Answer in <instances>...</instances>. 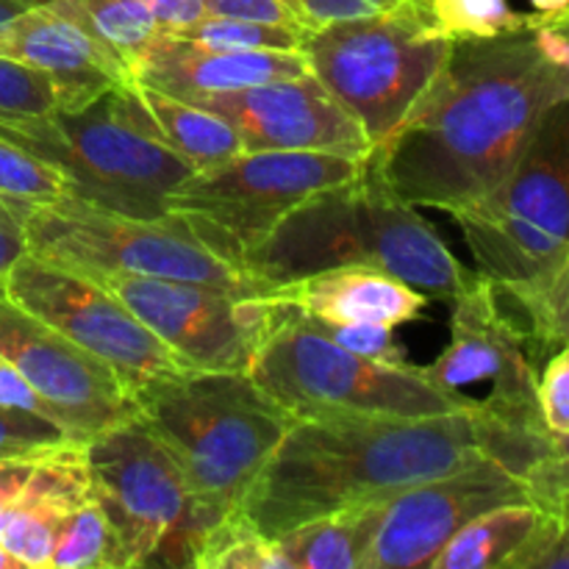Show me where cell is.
Segmentation results:
<instances>
[{
  "mask_svg": "<svg viewBox=\"0 0 569 569\" xmlns=\"http://www.w3.org/2000/svg\"><path fill=\"white\" fill-rule=\"evenodd\" d=\"M39 459H9L0 461V528H3L9 509L14 506L17 495L22 492V487L31 478L33 467Z\"/></svg>",
  "mask_w": 569,
  "mask_h": 569,
  "instance_id": "obj_42",
  "label": "cell"
},
{
  "mask_svg": "<svg viewBox=\"0 0 569 569\" xmlns=\"http://www.w3.org/2000/svg\"><path fill=\"white\" fill-rule=\"evenodd\" d=\"M309 72L303 50H214L161 31L131 61V81L183 103Z\"/></svg>",
  "mask_w": 569,
  "mask_h": 569,
  "instance_id": "obj_19",
  "label": "cell"
},
{
  "mask_svg": "<svg viewBox=\"0 0 569 569\" xmlns=\"http://www.w3.org/2000/svg\"><path fill=\"white\" fill-rule=\"evenodd\" d=\"M531 3V28L561 26L569 20V0H528Z\"/></svg>",
  "mask_w": 569,
  "mask_h": 569,
  "instance_id": "obj_43",
  "label": "cell"
},
{
  "mask_svg": "<svg viewBox=\"0 0 569 569\" xmlns=\"http://www.w3.org/2000/svg\"><path fill=\"white\" fill-rule=\"evenodd\" d=\"M248 376L292 420L311 417H437L476 406L439 387L426 367L365 359L333 342L320 322L283 306Z\"/></svg>",
  "mask_w": 569,
  "mask_h": 569,
  "instance_id": "obj_7",
  "label": "cell"
},
{
  "mask_svg": "<svg viewBox=\"0 0 569 569\" xmlns=\"http://www.w3.org/2000/svg\"><path fill=\"white\" fill-rule=\"evenodd\" d=\"M526 481L533 500L569 489V437H556L553 433L548 453L528 472Z\"/></svg>",
  "mask_w": 569,
  "mask_h": 569,
  "instance_id": "obj_38",
  "label": "cell"
},
{
  "mask_svg": "<svg viewBox=\"0 0 569 569\" xmlns=\"http://www.w3.org/2000/svg\"><path fill=\"white\" fill-rule=\"evenodd\" d=\"M133 406L181 470L203 539L237 515L295 422L248 372H178L133 395Z\"/></svg>",
  "mask_w": 569,
  "mask_h": 569,
  "instance_id": "obj_5",
  "label": "cell"
},
{
  "mask_svg": "<svg viewBox=\"0 0 569 569\" xmlns=\"http://www.w3.org/2000/svg\"><path fill=\"white\" fill-rule=\"evenodd\" d=\"M64 17L87 28L92 37L126 61H131L161 33L159 20L142 0H76Z\"/></svg>",
  "mask_w": 569,
  "mask_h": 569,
  "instance_id": "obj_24",
  "label": "cell"
},
{
  "mask_svg": "<svg viewBox=\"0 0 569 569\" xmlns=\"http://www.w3.org/2000/svg\"><path fill=\"white\" fill-rule=\"evenodd\" d=\"M200 569H281V559L270 539L259 537L239 515L226 517L206 533L194 559Z\"/></svg>",
  "mask_w": 569,
  "mask_h": 569,
  "instance_id": "obj_28",
  "label": "cell"
},
{
  "mask_svg": "<svg viewBox=\"0 0 569 569\" xmlns=\"http://www.w3.org/2000/svg\"><path fill=\"white\" fill-rule=\"evenodd\" d=\"M0 292L103 361L131 400L161 378L192 370L89 272L26 253L3 278Z\"/></svg>",
  "mask_w": 569,
  "mask_h": 569,
  "instance_id": "obj_12",
  "label": "cell"
},
{
  "mask_svg": "<svg viewBox=\"0 0 569 569\" xmlns=\"http://www.w3.org/2000/svg\"><path fill=\"white\" fill-rule=\"evenodd\" d=\"M159 20L161 31L172 33L206 17L203 0H142Z\"/></svg>",
  "mask_w": 569,
  "mask_h": 569,
  "instance_id": "obj_40",
  "label": "cell"
},
{
  "mask_svg": "<svg viewBox=\"0 0 569 569\" xmlns=\"http://www.w3.org/2000/svg\"><path fill=\"white\" fill-rule=\"evenodd\" d=\"M270 298L320 326H403L426 311L428 295L376 267H333L272 287Z\"/></svg>",
  "mask_w": 569,
  "mask_h": 569,
  "instance_id": "obj_20",
  "label": "cell"
},
{
  "mask_svg": "<svg viewBox=\"0 0 569 569\" xmlns=\"http://www.w3.org/2000/svg\"><path fill=\"white\" fill-rule=\"evenodd\" d=\"M0 137L53 167L72 198L139 220H170L167 200L198 172L150 131L131 81L81 109L0 120Z\"/></svg>",
  "mask_w": 569,
  "mask_h": 569,
  "instance_id": "obj_6",
  "label": "cell"
},
{
  "mask_svg": "<svg viewBox=\"0 0 569 569\" xmlns=\"http://www.w3.org/2000/svg\"><path fill=\"white\" fill-rule=\"evenodd\" d=\"M387 500L320 517L276 542L281 569H365L367 550L381 526Z\"/></svg>",
  "mask_w": 569,
  "mask_h": 569,
  "instance_id": "obj_21",
  "label": "cell"
},
{
  "mask_svg": "<svg viewBox=\"0 0 569 569\" xmlns=\"http://www.w3.org/2000/svg\"><path fill=\"white\" fill-rule=\"evenodd\" d=\"M92 500L120 542L122 569L194 567L203 531L176 461L139 417L87 442Z\"/></svg>",
  "mask_w": 569,
  "mask_h": 569,
  "instance_id": "obj_11",
  "label": "cell"
},
{
  "mask_svg": "<svg viewBox=\"0 0 569 569\" xmlns=\"http://www.w3.org/2000/svg\"><path fill=\"white\" fill-rule=\"evenodd\" d=\"M0 359L9 361L59 415L78 442L137 417L120 378L76 342L0 292Z\"/></svg>",
  "mask_w": 569,
  "mask_h": 569,
  "instance_id": "obj_14",
  "label": "cell"
},
{
  "mask_svg": "<svg viewBox=\"0 0 569 569\" xmlns=\"http://www.w3.org/2000/svg\"><path fill=\"white\" fill-rule=\"evenodd\" d=\"M0 56L44 72L59 94V109H81L131 81L126 61L114 50L50 9H28L0 26Z\"/></svg>",
  "mask_w": 569,
  "mask_h": 569,
  "instance_id": "obj_18",
  "label": "cell"
},
{
  "mask_svg": "<svg viewBox=\"0 0 569 569\" xmlns=\"http://www.w3.org/2000/svg\"><path fill=\"white\" fill-rule=\"evenodd\" d=\"M131 92L137 103L142 106L144 120L150 131L181 159H187L194 170H209V167L226 164L233 156L242 153V139L233 131L228 120L220 114L200 109V106L183 103L170 98L159 89L142 87L131 81Z\"/></svg>",
  "mask_w": 569,
  "mask_h": 569,
  "instance_id": "obj_22",
  "label": "cell"
},
{
  "mask_svg": "<svg viewBox=\"0 0 569 569\" xmlns=\"http://www.w3.org/2000/svg\"><path fill=\"white\" fill-rule=\"evenodd\" d=\"M22 11H28V9L22 3H17V0H0V26L11 22L14 17H20Z\"/></svg>",
  "mask_w": 569,
  "mask_h": 569,
  "instance_id": "obj_45",
  "label": "cell"
},
{
  "mask_svg": "<svg viewBox=\"0 0 569 569\" xmlns=\"http://www.w3.org/2000/svg\"><path fill=\"white\" fill-rule=\"evenodd\" d=\"M6 203L20 220L28 253L53 264L94 276L170 278L242 298L267 295L253 278L198 242L176 217L139 220L98 209L72 194L56 203H22L11 198Z\"/></svg>",
  "mask_w": 569,
  "mask_h": 569,
  "instance_id": "obj_9",
  "label": "cell"
},
{
  "mask_svg": "<svg viewBox=\"0 0 569 569\" xmlns=\"http://www.w3.org/2000/svg\"><path fill=\"white\" fill-rule=\"evenodd\" d=\"M0 569H22L20 561H17L14 556L3 548V545H0Z\"/></svg>",
  "mask_w": 569,
  "mask_h": 569,
  "instance_id": "obj_46",
  "label": "cell"
},
{
  "mask_svg": "<svg viewBox=\"0 0 569 569\" xmlns=\"http://www.w3.org/2000/svg\"><path fill=\"white\" fill-rule=\"evenodd\" d=\"M478 272L520 311L539 359L569 342V100L509 178L450 211Z\"/></svg>",
  "mask_w": 569,
  "mask_h": 569,
  "instance_id": "obj_3",
  "label": "cell"
},
{
  "mask_svg": "<svg viewBox=\"0 0 569 569\" xmlns=\"http://www.w3.org/2000/svg\"><path fill=\"white\" fill-rule=\"evenodd\" d=\"M306 33L309 31L298 26L206 14L181 31H172V37L189 39V42L214 50H303Z\"/></svg>",
  "mask_w": 569,
  "mask_h": 569,
  "instance_id": "obj_26",
  "label": "cell"
},
{
  "mask_svg": "<svg viewBox=\"0 0 569 569\" xmlns=\"http://www.w3.org/2000/svg\"><path fill=\"white\" fill-rule=\"evenodd\" d=\"M206 14L237 17V20L276 22V26H300L281 0H203Z\"/></svg>",
  "mask_w": 569,
  "mask_h": 569,
  "instance_id": "obj_39",
  "label": "cell"
},
{
  "mask_svg": "<svg viewBox=\"0 0 569 569\" xmlns=\"http://www.w3.org/2000/svg\"><path fill=\"white\" fill-rule=\"evenodd\" d=\"M192 106L231 122L244 150H315L353 159H367L372 150L356 117L311 70L287 81L206 94Z\"/></svg>",
  "mask_w": 569,
  "mask_h": 569,
  "instance_id": "obj_17",
  "label": "cell"
},
{
  "mask_svg": "<svg viewBox=\"0 0 569 569\" xmlns=\"http://www.w3.org/2000/svg\"><path fill=\"white\" fill-rule=\"evenodd\" d=\"M542 522L506 569H569V489L539 498Z\"/></svg>",
  "mask_w": 569,
  "mask_h": 569,
  "instance_id": "obj_31",
  "label": "cell"
},
{
  "mask_svg": "<svg viewBox=\"0 0 569 569\" xmlns=\"http://www.w3.org/2000/svg\"><path fill=\"white\" fill-rule=\"evenodd\" d=\"M433 26L448 39H483L531 28V14L509 0H426Z\"/></svg>",
  "mask_w": 569,
  "mask_h": 569,
  "instance_id": "obj_27",
  "label": "cell"
},
{
  "mask_svg": "<svg viewBox=\"0 0 569 569\" xmlns=\"http://www.w3.org/2000/svg\"><path fill=\"white\" fill-rule=\"evenodd\" d=\"M367 159L315 150H242L226 164L187 178L167 200V214L242 270L283 217L326 189L356 181Z\"/></svg>",
  "mask_w": 569,
  "mask_h": 569,
  "instance_id": "obj_10",
  "label": "cell"
},
{
  "mask_svg": "<svg viewBox=\"0 0 569 569\" xmlns=\"http://www.w3.org/2000/svg\"><path fill=\"white\" fill-rule=\"evenodd\" d=\"M520 500H533L528 481L495 459L403 489L383 506L365 569L431 567L467 522L495 506Z\"/></svg>",
  "mask_w": 569,
  "mask_h": 569,
  "instance_id": "obj_16",
  "label": "cell"
},
{
  "mask_svg": "<svg viewBox=\"0 0 569 569\" xmlns=\"http://www.w3.org/2000/svg\"><path fill=\"white\" fill-rule=\"evenodd\" d=\"M59 522L61 515H56L53 509L22 500L17 495L0 528V545L20 561L22 569H50Z\"/></svg>",
  "mask_w": 569,
  "mask_h": 569,
  "instance_id": "obj_29",
  "label": "cell"
},
{
  "mask_svg": "<svg viewBox=\"0 0 569 569\" xmlns=\"http://www.w3.org/2000/svg\"><path fill=\"white\" fill-rule=\"evenodd\" d=\"M331 333L333 342L342 345L350 353H359L365 359L389 361V365H403L406 350L395 339L392 326H322Z\"/></svg>",
  "mask_w": 569,
  "mask_h": 569,
  "instance_id": "obj_36",
  "label": "cell"
},
{
  "mask_svg": "<svg viewBox=\"0 0 569 569\" xmlns=\"http://www.w3.org/2000/svg\"><path fill=\"white\" fill-rule=\"evenodd\" d=\"M281 3L292 11L295 20L306 31H317V28L333 26V22L381 14V11L398 6L400 0H281Z\"/></svg>",
  "mask_w": 569,
  "mask_h": 569,
  "instance_id": "obj_35",
  "label": "cell"
},
{
  "mask_svg": "<svg viewBox=\"0 0 569 569\" xmlns=\"http://www.w3.org/2000/svg\"><path fill=\"white\" fill-rule=\"evenodd\" d=\"M539 353L528 328L500 306V295L478 272L450 300V345L431 367L428 378L459 392L489 381V403L517 420L545 422L539 411Z\"/></svg>",
  "mask_w": 569,
  "mask_h": 569,
  "instance_id": "obj_15",
  "label": "cell"
},
{
  "mask_svg": "<svg viewBox=\"0 0 569 569\" xmlns=\"http://www.w3.org/2000/svg\"><path fill=\"white\" fill-rule=\"evenodd\" d=\"M539 522H542V506L533 500L495 506L467 522L431 561V569H506L531 542Z\"/></svg>",
  "mask_w": 569,
  "mask_h": 569,
  "instance_id": "obj_23",
  "label": "cell"
},
{
  "mask_svg": "<svg viewBox=\"0 0 569 569\" xmlns=\"http://www.w3.org/2000/svg\"><path fill=\"white\" fill-rule=\"evenodd\" d=\"M50 569H122L114 528L94 500L61 517Z\"/></svg>",
  "mask_w": 569,
  "mask_h": 569,
  "instance_id": "obj_25",
  "label": "cell"
},
{
  "mask_svg": "<svg viewBox=\"0 0 569 569\" xmlns=\"http://www.w3.org/2000/svg\"><path fill=\"white\" fill-rule=\"evenodd\" d=\"M539 411L556 437H569V342L545 359L539 370Z\"/></svg>",
  "mask_w": 569,
  "mask_h": 569,
  "instance_id": "obj_34",
  "label": "cell"
},
{
  "mask_svg": "<svg viewBox=\"0 0 569 569\" xmlns=\"http://www.w3.org/2000/svg\"><path fill=\"white\" fill-rule=\"evenodd\" d=\"M453 39L433 26L426 0H400L381 14L309 31V70L381 148L428 83L442 70Z\"/></svg>",
  "mask_w": 569,
  "mask_h": 569,
  "instance_id": "obj_8",
  "label": "cell"
},
{
  "mask_svg": "<svg viewBox=\"0 0 569 569\" xmlns=\"http://www.w3.org/2000/svg\"><path fill=\"white\" fill-rule=\"evenodd\" d=\"M17 3H22L26 9H50V11H59V14H67L76 0H17Z\"/></svg>",
  "mask_w": 569,
  "mask_h": 569,
  "instance_id": "obj_44",
  "label": "cell"
},
{
  "mask_svg": "<svg viewBox=\"0 0 569 569\" xmlns=\"http://www.w3.org/2000/svg\"><path fill=\"white\" fill-rule=\"evenodd\" d=\"M0 406H3V409L28 411V415L44 417V420L61 426V420H59V415H56L53 406H50L48 400H44L42 395L31 387V383H28L26 376H20V372H17L14 367L3 359H0Z\"/></svg>",
  "mask_w": 569,
  "mask_h": 569,
  "instance_id": "obj_37",
  "label": "cell"
},
{
  "mask_svg": "<svg viewBox=\"0 0 569 569\" xmlns=\"http://www.w3.org/2000/svg\"><path fill=\"white\" fill-rule=\"evenodd\" d=\"M94 278L114 292L183 365L203 372H248L256 350L283 315V303L270 295L242 298L170 278Z\"/></svg>",
  "mask_w": 569,
  "mask_h": 569,
  "instance_id": "obj_13",
  "label": "cell"
},
{
  "mask_svg": "<svg viewBox=\"0 0 569 569\" xmlns=\"http://www.w3.org/2000/svg\"><path fill=\"white\" fill-rule=\"evenodd\" d=\"M550 439L545 422L500 415L487 398L437 417L295 420L237 515L259 537L276 542L306 522L389 500L481 459L528 478L548 453Z\"/></svg>",
  "mask_w": 569,
  "mask_h": 569,
  "instance_id": "obj_1",
  "label": "cell"
},
{
  "mask_svg": "<svg viewBox=\"0 0 569 569\" xmlns=\"http://www.w3.org/2000/svg\"><path fill=\"white\" fill-rule=\"evenodd\" d=\"M26 253V233H22L20 220L9 209L6 198H0V287H3V278L9 276L14 261Z\"/></svg>",
  "mask_w": 569,
  "mask_h": 569,
  "instance_id": "obj_41",
  "label": "cell"
},
{
  "mask_svg": "<svg viewBox=\"0 0 569 569\" xmlns=\"http://www.w3.org/2000/svg\"><path fill=\"white\" fill-rule=\"evenodd\" d=\"M56 109L59 94L44 72L0 56V120H31Z\"/></svg>",
  "mask_w": 569,
  "mask_h": 569,
  "instance_id": "obj_32",
  "label": "cell"
},
{
  "mask_svg": "<svg viewBox=\"0 0 569 569\" xmlns=\"http://www.w3.org/2000/svg\"><path fill=\"white\" fill-rule=\"evenodd\" d=\"M64 194H70V189L53 167L0 137V198L56 203Z\"/></svg>",
  "mask_w": 569,
  "mask_h": 569,
  "instance_id": "obj_30",
  "label": "cell"
},
{
  "mask_svg": "<svg viewBox=\"0 0 569 569\" xmlns=\"http://www.w3.org/2000/svg\"><path fill=\"white\" fill-rule=\"evenodd\" d=\"M333 267H376L439 300H453L478 276L370 164L356 181L326 189L283 217L244 259L242 272L270 292Z\"/></svg>",
  "mask_w": 569,
  "mask_h": 569,
  "instance_id": "obj_4",
  "label": "cell"
},
{
  "mask_svg": "<svg viewBox=\"0 0 569 569\" xmlns=\"http://www.w3.org/2000/svg\"><path fill=\"white\" fill-rule=\"evenodd\" d=\"M567 100L569 67L550 59L537 28L453 39L442 70L367 164L406 203L450 214L498 189Z\"/></svg>",
  "mask_w": 569,
  "mask_h": 569,
  "instance_id": "obj_2",
  "label": "cell"
},
{
  "mask_svg": "<svg viewBox=\"0 0 569 569\" xmlns=\"http://www.w3.org/2000/svg\"><path fill=\"white\" fill-rule=\"evenodd\" d=\"M72 442H78V439H72L56 422L0 406V461L42 459V456Z\"/></svg>",
  "mask_w": 569,
  "mask_h": 569,
  "instance_id": "obj_33",
  "label": "cell"
},
{
  "mask_svg": "<svg viewBox=\"0 0 569 569\" xmlns=\"http://www.w3.org/2000/svg\"><path fill=\"white\" fill-rule=\"evenodd\" d=\"M559 28H567V31H569V20L567 22H561V26Z\"/></svg>",
  "mask_w": 569,
  "mask_h": 569,
  "instance_id": "obj_47",
  "label": "cell"
}]
</instances>
